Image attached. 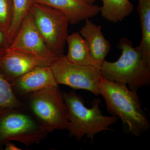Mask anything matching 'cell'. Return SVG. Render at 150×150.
Listing matches in <instances>:
<instances>
[{
  "label": "cell",
  "mask_w": 150,
  "mask_h": 150,
  "mask_svg": "<svg viewBox=\"0 0 150 150\" xmlns=\"http://www.w3.org/2000/svg\"><path fill=\"white\" fill-rule=\"evenodd\" d=\"M50 67L57 84L86 90L97 96L100 95L102 76L97 67L75 64L64 55L59 57Z\"/></svg>",
  "instance_id": "52a82bcc"
},
{
  "label": "cell",
  "mask_w": 150,
  "mask_h": 150,
  "mask_svg": "<svg viewBox=\"0 0 150 150\" xmlns=\"http://www.w3.org/2000/svg\"><path fill=\"white\" fill-rule=\"evenodd\" d=\"M12 3L13 0H0V29L5 34V38L11 21Z\"/></svg>",
  "instance_id": "ac0fdd59"
},
{
  "label": "cell",
  "mask_w": 150,
  "mask_h": 150,
  "mask_svg": "<svg viewBox=\"0 0 150 150\" xmlns=\"http://www.w3.org/2000/svg\"><path fill=\"white\" fill-rule=\"evenodd\" d=\"M32 3L51 7L61 12L71 24L76 25L96 16L100 13V7L84 0H32Z\"/></svg>",
  "instance_id": "30bf717a"
},
{
  "label": "cell",
  "mask_w": 150,
  "mask_h": 150,
  "mask_svg": "<svg viewBox=\"0 0 150 150\" xmlns=\"http://www.w3.org/2000/svg\"><path fill=\"white\" fill-rule=\"evenodd\" d=\"M85 21L79 33L86 41L95 64L100 69L110 51L111 45L104 37L100 25H97L89 19Z\"/></svg>",
  "instance_id": "7c38bea8"
},
{
  "label": "cell",
  "mask_w": 150,
  "mask_h": 150,
  "mask_svg": "<svg viewBox=\"0 0 150 150\" xmlns=\"http://www.w3.org/2000/svg\"><path fill=\"white\" fill-rule=\"evenodd\" d=\"M20 99L30 93L58 86L50 66H38L10 83Z\"/></svg>",
  "instance_id": "9c48e42d"
},
{
  "label": "cell",
  "mask_w": 150,
  "mask_h": 150,
  "mask_svg": "<svg viewBox=\"0 0 150 150\" xmlns=\"http://www.w3.org/2000/svg\"><path fill=\"white\" fill-rule=\"evenodd\" d=\"M0 51H17L29 54L43 66L50 67L59 57L48 48L35 25L30 12L10 44Z\"/></svg>",
  "instance_id": "ba28073f"
},
{
  "label": "cell",
  "mask_w": 150,
  "mask_h": 150,
  "mask_svg": "<svg viewBox=\"0 0 150 150\" xmlns=\"http://www.w3.org/2000/svg\"><path fill=\"white\" fill-rule=\"evenodd\" d=\"M118 48L121 51L120 58L115 62L105 60L100 69L103 77L108 80L125 85L136 92L150 85V62L138 47L126 37L119 40Z\"/></svg>",
  "instance_id": "7a4b0ae2"
},
{
  "label": "cell",
  "mask_w": 150,
  "mask_h": 150,
  "mask_svg": "<svg viewBox=\"0 0 150 150\" xmlns=\"http://www.w3.org/2000/svg\"><path fill=\"white\" fill-rule=\"evenodd\" d=\"M32 4V0H13L11 21L6 36V47H8L14 38L22 23L30 12Z\"/></svg>",
  "instance_id": "2e32d148"
},
{
  "label": "cell",
  "mask_w": 150,
  "mask_h": 150,
  "mask_svg": "<svg viewBox=\"0 0 150 150\" xmlns=\"http://www.w3.org/2000/svg\"><path fill=\"white\" fill-rule=\"evenodd\" d=\"M100 95L103 97L108 112L121 119L125 132L139 137L149 131L150 123L142 109L137 92L102 76Z\"/></svg>",
  "instance_id": "6da1fadb"
},
{
  "label": "cell",
  "mask_w": 150,
  "mask_h": 150,
  "mask_svg": "<svg viewBox=\"0 0 150 150\" xmlns=\"http://www.w3.org/2000/svg\"><path fill=\"white\" fill-rule=\"evenodd\" d=\"M4 146L6 147L5 150H18L21 149L17 147L14 144L12 143L11 142H6Z\"/></svg>",
  "instance_id": "ffe728a7"
},
{
  "label": "cell",
  "mask_w": 150,
  "mask_h": 150,
  "mask_svg": "<svg viewBox=\"0 0 150 150\" xmlns=\"http://www.w3.org/2000/svg\"><path fill=\"white\" fill-rule=\"evenodd\" d=\"M20 100L48 133L67 129L68 109L59 85L30 93Z\"/></svg>",
  "instance_id": "277c9868"
},
{
  "label": "cell",
  "mask_w": 150,
  "mask_h": 150,
  "mask_svg": "<svg viewBox=\"0 0 150 150\" xmlns=\"http://www.w3.org/2000/svg\"><path fill=\"white\" fill-rule=\"evenodd\" d=\"M48 133L25 106L0 112V150L6 142L11 141L27 147L39 144Z\"/></svg>",
  "instance_id": "5b68a950"
},
{
  "label": "cell",
  "mask_w": 150,
  "mask_h": 150,
  "mask_svg": "<svg viewBox=\"0 0 150 150\" xmlns=\"http://www.w3.org/2000/svg\"><path fill=\"white\" fill-rule=\"evenodd\" d=\"M100 7L102 17L110 22H119L131 14L134 6L130 0H102Z\"/></svg>",
  "instance_id": "5bb4252c"
},
{
  "label": "cell",
  "mask_w": 150,
  "mask_h": 150,
  "mask_svg": "<svg viewBox=\"0 0 150 150\" xmlns=\"http://www.w3.org/2000/svg\"><path fill=\"white\" fill-rule=\"evenodd\" d=\"M25 107L14 93L11 84L0 71V112L14 108Z\"/></svg>",
  "instance_id": "e0dca14e"
},
{
  "label": "cell",
  "mask_w": 150,
  "mask_h": 150,
  "mask_svg": "<svg viewBox=\"0 0 150 150\" xmlns=\"http://www.w3.org/2000/svg\"><path fill=\"white\" fill-rule=\"evenodd\" d=\"M6 47L5 34L0 29V50Z\"/></svg>",
  "instance_id": "d6986e66"
},
{
  "label": "cell",
  "mask_w": 150,
  "mask_h": 150,
  "mask_svg": "<svg viewBox=\"0 0 150 150\" xmlns=\"http://www.w3.org/2000/svg\"><path fill=\"white\" fill-rule=\"evenodd\" d=\"M66 42L68 45V52L65 56L70 62L76 65L96 67L88 43L79 33L74 32L67 35Z\"/></svg>",
  "instance_id": "4fadbf2b"
},
{
  "label": "cell",
  "mask_w": 150,
  "mask_h": 150,
  "mask_svg": "<svg viewBox=\"0 0 150 150\" xmlns=\"http://www.w3.org/2000/svg\"><path fill=\"white\" fill-rule=\"evenodd\" d=\"M68 109L67 130L70 138L74 137L80 141L84 137L92 143L96 134L104 131H111L110 126L118 121L117 117L106 116L100 109V99L92 101V106L88 108L85 105L83 98L74 91L62 93Z\"/></svg>",
  "instance_id": "3957f363"
},
{
  "label": "cell",
  "mask_w": 150,
  "mask_h": 150,
  "mask_svg": "<svg viewBox=\"0 0 150 150\" xmlns=\"http://www.w3.org/2000/svg\"><path fill=\"white\" fill-rule=\"evenodd\" d=\"M30 13L38 31L48 48L57 56H64L69 20L61 12L41 4H32Z\"/></svg>",
  "instance_id": "8992f818"
},
{
  "label": "cell",
  "mask_w": 150,
  "mask_h": 150,
  "mask_svg": "<svg viewBox=\"0 0 150 150\" xmlns=\"http://www.w3.org/2000/svg\"><path fill=\"white\" fill-rule=\"evenodd\" d=\"M137 11L142 31V40L137 47L150 62V0H139Z\"/></svg>",
  "instance_id": "9a60e30c"
},
{
  "label": "cell",
  "mask_w": 150,
  "mask_h": 150,
  "mask_svg": "<svg viewBox=\"0 0 150 150\" xmlns=\"http://www.w3.org/2000/svg\"><path fill=\"white\" fill-rule=\"evenodd\" d=\"M84 1L89 4H93V3L96 0H84Z\"/></svg>",
  "instance_id": "44dd1931"
},
{
  "label": "cell",
  "mask_w": 150,
  "mask_h": 150,
  "mask_svg": "<svg viewBox=\"0 0 150 150\" xmlns=\"http://www.w3.org/2000/svg\"><path fill=\"white\" fill-rule=\"evenodd\" d=\"M38 66H43L29 54L0 51V71L10 83Z\"/></svg>",
  "instance_id": "8fae6325"
}]
</instances>
